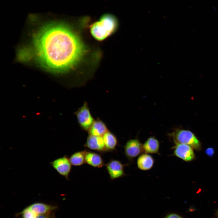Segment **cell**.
I'll use <instances>...</instances> for the list:
<instances>
[{"label":"cell","instance_id":"1","mask_svg":"<svg viewBox=\"0 0 218 218\" xmlns=\"http://www.w3.org/2000/svg\"><path fill=\"white\" fill-rule=\"evenodd\" d=\"M57 19L43 23L34 37L32 48L42 66L54 72L63 73L75 68L88 50L68 24Z\"/></svg>","mask_w":218,"mask_h":218},{"label":"cell","instance_id":"2","mask_svg":"<svg viewBox=\"0 0 218 218\" xmlns=\"http://www.w3.org/2000/svg\"><path fill=\"white\" fill-rule=\"evenodd\" d=\"M118 24V20L114 15L104 14L91 25L90 33L94 39L102 41L116 31Z\"/></svg>","mask_w":218,"mask_h":218},{"label":"cell","instance_id":"3","mask_svg":"<svg viewBox=\"0 0 218 218\" xmlns=\"http://www.w3.org/2000/svg\"><path fill=\"white\" fill-rule=\"evenodd\" d=\"M170 136L175 144H186L196 150H199L201 149V144L200 141L190 130L177 129L171 134Z\"/></svg>","mask_w":218,"mask_h":218},{"label":"cell","instance_id":"4","mask_svg":"<svg viewBox=\"0 0 218 218\" xmlns=\"http://www.w3.org/2000/svg\"><path fill=\"white\" fill-rule=\"evenodd\" d=\"M74 114L80 127L88 131L95 120L91 114L87 103L84 102Z\"/></svg>","mask_w":218,"mask_h":218},{"label":"cell","instance_id":"5","mask_svg":"<svg viewBox=\"0 0 218 218\" xmlns=\"http://www.w3.org/2000/svg\"><path fill=\"white\" fill-rule=\"evenodd\" d=\"M50 164L60 175L67 180H69L72 165L67 155L58 158L50 162Z\"/></svg>","mask_w":218,"mask_h":218},{"label":"cell","instance_id":"6","mask_svg":"<svg viewBox=\"0 0 218 218\" xmlns=\"http://www.w3.org/2000/svg\"><path fill=\"white\" fill-rule=\"evenodd\" d=\"M124 150L125 155L130 161L144 152L143 144L137 139L128 140L124 146Z\"/></svg>","mask_w":218,"mask_h":218},{"label":"cell","instance_id":"7","mask_svg":"<svg viewBox=\"0 0 218 218\" xmlns=\"http://www.w3.org/2000/svg\"><path fill=\"white\" fill-rule=\"evenodd\" d=\"M106 170L111 180L124 176L125 164L119 160L111 159L105 164Z\"/></svg>","mask_w":218,"mask_h":218},{"label":"cell","instance_id":"8","mask_svg":"<svg viewBox=\"0 0 218 218\" xmlns=\"http://www.w3.org/2000/svg\"><path fill=\"white\" fill-rule=\"evenodd\" d=\"M174 155L187 162L193 160L195 157L193 149L185 144H176L172 148Z\"/></svg>","mask_w":218,"mask_h":218},{"label":"cell","instance_id":"9","mask_svg":"<svg viewBox=\"0 0 218 218\" xmlns=\"http://www.w3.org/2000/svg\"><path fill=\"white\" fill-rule=\"evenodd\" d=\"M57 207L42 202L33 203L25 208L35 215L38 216L52 213Z\"/></svg>","mask_w":218,"mask_h":218},{"label":"cell","instance_id":"10","mask_svg":"<svg viewBox=\"0 0 218 218\" xmlns=\"http://www.w3.org/2000/svg\"><path fill=\"white\" fill-rule=\"evenodd\" d=\"M84 146L101 154L107 152L102 137L88 134Z\"/></svg>","mask_w":218,"mask_h":218},{"label":"cell","instance_id":"11","mask_svg":"<svg viewBox=\"0 0 218 218\" xmlns=\"http://www.w3.org/2000/svg\"><path fill=\"white\" fill-rule=\"evenodd\" d=\"M85 163L95 168L102 167L105 165L101 153L86 150L85 156Z\"/></svg>","mask_w":218,"mask_h":218},{"label":"cell","instance_id":"12","mask_svg":"<svg viewBox=\"0 0 218 218\" xmlns=\"http://www.w3.org/2000/svg\"><path fill=\"white\" fill-rule=\"evenodd\" d=\"M108 131L106 124L100 118L95 120L88 132V134L102 137Z\"/></svg>","mask_w":218,"mask_h":218},{"label":"cell","instance_id":"13","mask_svg":"<svg viewBox=\"0 0 218 218\" xmlns=\"http://www.w3.org/2000/svg\"><path fill=\"white\" fill-rule=\"evenodd\" d=\"M102 137L107 152H114L115 151L118 143L114 134L108 130Z\"/></svg>","mask_w":218,"mask_h":218},{"label":"cell","instance_id":"14","mask_svg":"<svg viewBox=\"0 0 218 218\" xmlns=\"http://www.w3.org/2000/svg\"><path fill=\"white\" fill-rule=\"evenodd\" d=\"M154 163V160L152 157L146 153L140 155L137 160L138 167L143 170L150 169L153 167Z\"/></svg>","mask_w":218,"mask_h":218},{"label":"cell","instance_id":"15","mask_svg":"<svg viewBox=\"0 0 218 218\" xmlns=\"http://www.w3.org/2000/svg\"><path fill=\"white\" fill-rule=\"evenodd\" d=\"M144 152L148 154H159L160 143L155 138L151 137L148 138L143 144Z\"/></svg>","mask_w":218,"mask_h":218},{"label":"cell","instance_id":"16","mask_svg":"<svg viewBox=\"0 0 218 218\" xmlns=\"http://www.w3.org/2000/svg\"><path fill=\"white\" fill-rule=\"evenodd\" d=\"M86 150H85L78 151L73 153L70 156L69 159L72 165L79 166L86 163L85 156Z\"/></svg>","mask_w":218,"mask_h":218},{"label":"cell","instance_id":"17","mask_svg":"<svg viewBox=\"0 0 218 218\" xmlns=\"http://www.w3.org/2000/svg\"><path fill=\"white\" fill-rule=\"evenodd\" d=\"M164 218H183L176 213H170L167 215Z\"/></svg>","mask_w":218,"mask_h":218},{"label":"cell","instance_id":"18","mask_svg":"<svg viewBox=\"0 0 218 218\" xmlns=\"http://www.w3.org/2000/svg\"><path fill=\"white\" fill-rule=\"evenodd\" d=\"M53 213L38 216L37 218H53Z\"/></svg>","mask_w":218,"mask_h":218}]
</instances>
